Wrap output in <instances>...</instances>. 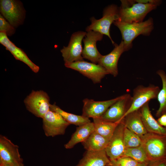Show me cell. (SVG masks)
Instances as JSON below:
<instances>
[{"instance_id":"cell-18","label":"cell","mask_w":166,"mask_h":166,"mask_svg":"<svg viewBox=\"0 0 166 166\" xmlns=\"http://www.w3.org/2000/svg\"><path fill=\"white\" fill-rule=\"evenodd\" d=\"M148 102L140 109L142 122L148 132L166 135V127L161 126L154 118L150 111Z\"/></svg>"},{"instance_id":"cell-4","label":"cell","mask_w":166,"mask_h":166,"mask_svg":"<svg viewBox=\"0 0 166 166\" xmlns=\"http://www.w3.org/2000/svg\"><path fill=\"white\" fill-rule=\"evenodd\" d=\"M1 14L14 27L24 22L26 11L22 2L17 0H1Z\"/></svg>"},{"instance_id":"cell-2","label":"cell","mask_w":166,"mask_h":166,"mask_svg":"<svg viewBox=\"0 0 166 166\" xmlns=\"http://www.w3.org/2000/svg\"><path fill=\"white\" fill-rule=\"evenodd\" d=\"M141 138L149 161L166 159V135L148 132Z\"/></svg>"},{"instance_id":"cell-33","label":"cell","mask_w":166,"mask_h":166,"mask_svg":"<svg viewBox=\"0 0 166 166\" xmlns=\"http://www.w3.org/2000/svg\"><path fill=\"white\" fill-rule=\"evenodd\" d=\"M148 163H139L135 166H147Z\"/></svg>"},{"instance_id":"cell-32","label":"cell","mask_w":166,"mask_h":166,"mask_svg":"<svg viewBox=\"0 0 166 166\" xmlns=\"http://www.w3.org/2000/svg\"><path fill=\"white\" fill-rule=\"evenodd\" d=\"M157 121L161 126L166 127V113L161 115L158 119Z\"/></svg>"},{"instance_id":"cell-14","label":"cell","mask_w":166,"mask_h":166,"mask_svg":"<svg viewBox=\"0 0 166 166\" xmlns=\"http://www.w3.org/2000/svg\"><path fill=\"white\" fill-rule=\"evenodd\" d=\"M132 99L129 94L123 95L122 97L112 105L100 118L112 122L121 121L131 105Z\"/></svg>"},{"instance_id":"cell-8","label":"cell","mask_w":166,"mask_h":166,"mask_svg":"<svg viewBox=\"0 0 166 166\" xmlns=\"http://www.w3.org/2000/svg\"><path fill=\"white\" fill-rule=\"evenodd\" d=\"M86 32L78 31L72 34L67 46H64L61 50L65 64L83 60L82 42Z\"/></svg>"},{"instance_id":"cell-24","label":"cell","mask_w":166,"mask_h":166,"mask_svg":"<svg viewBox=\"0 0 166 166\" xmlns=\"http://www.w3.org/2000/svg\"><path fill=\"white\" fill-rule=\"evenodd\" d=\"M50 110L60 114L70 124H73L79 126L91 122L89 118L82 115H78L65 112L55 104H50Z\"/></svg>"},{"instance_id":"cell-11","label":"cell","mask_w":166,"mask_h":166,"mask_svg":"<svg viewBox=\"0 0 166 166\" xmlns=\"http://www.w3.org/2000/svg\"><path fill=\"white\" fill-rule=\"evenodd\" d=\"M0 163L8 166H23L18 146L2 135L0 136Z\"/></svg>"},{"instance_id":"cell-16","label":"cell","mask_w":166,"mask_h":166,"mask_svg":"<svg viewBox=\"0 0 166 166\" xmlns=\"http://www.w3.org/2000/svg\"><path fill=\"white\" fill-rule=\"evenodd\" d=\"M114 45L115 48L111 52L107 55H102L98 64L105 68L109 74L116 77L118 73L119 59L122 54L126 51L123 40L119 45L116 44Z\"/></svg>"},{"instance_id":"cell-34","label":"cell","mask_w":166,"mask_h":166,"mask_svg":"<svg viewBox=\"0 0 166 166\" xmlns=\"http://www.w3.org/2000/svg\"><path fill=\"white\" fill-rule=\"evenodd\" d=\"M0 166H8L5 164L2 163H0Z\"/></svg>"},{"instance_id":"cell-27","label":"cell","mask_w":166,"mask_h":166,"mask_svg":"<svg viewBox=\"0 0 166 166\" xmlns=\"http://www.w3.org/2000/svg\"><path fill=\"white\" fill-rule=\"evenodd\" d=\"M124 141L125 148L138 147L142 143L141 137L125 127L124 131Z\"/></svg>"},{"instance_id":"cell-25","label":"cell","mask_w":166,"mask_h":166,"mask_svg":"<svg viewBox=\"0 0 166 166\" xmlns=\"http://www.w3.org/2000/svg\"><path fill=\"white\" fill-rule=\"evenodd\" d=\"M157 74L160 77L162 84V87L160 90L157 97L159 103V107L157 111L156 116L160 117L166 113V73L162 70H159Z\"/></svg>"},{"instance_id":"cell-31","label":"cell","mask_w":166,"mask_h":166,"mask_svg":"<svg viewBox=\"0 0 166 166\" xmlns=\"http://www.w3.org/2000/svg\"><path fill=\"white\" fill-rule=\"evenodd\" d=\"M134 1L136 3L147 4H153L159 6L161 3V1L158 0H135Z\"/></svg>"},{"instance_id":"cell-12","label":"cell","mask_w":166,"mask_h":166,"mask_svg":"<svg viewBox=\"0 0 166 166\" xmlns=\"http://www.w3.org/2000/svg\"><path fill=\"white\" fill-rule=\"evenodd\" d=\"M125 128L122 119L116 128L105 149L110 160L116 159L124 155L125 149L124 141Z\"/></svg>"},{"instance_id":"cell-13","label":"cell","mask_w":166,"mask_h":166,"mask_svg":"<svg viewBox=\"0 0 166 166\" xmlns=\"http://www.w3.org/2000/svg\"><path fill=\"white\" fill-rule=\"evenodd\" d=\"M122 95L112 99L96 101L86 98L83 100L82 115L93 119L100 118L113 104L120 99Z\"/></svg>"},{"instance_id":"cell-21","label":"cell","mask_w":166,"mask_h":166,"mask_svg":"<svg viewBox=\"0 0 166 166\" xmlns=\"http://www.w3.org/2000/svg\"><path fill=\"white\" fill-rule=\"evenodd\" d=\"M95 131L93 122H89L77 128L69 141L64 145L66 149L73 148L76 144L85 141Z\"/></svg>"},{"instance_id":"cell-30","label":"cell","mask_w":166,"mask_h":166,"mask_svg":"<svg viewBox=\"0 0 166 166\" xmlns=\"http://www.w3.org/2000/svg\"><path fill=\"white\" fill-rule=\"evenodd\" d=\"M147 166H166V159L149 161Z\"/></svg>"},{"instance_id":"cell-17","label":"cell","mask_w":166,"mask_h":166,"mask_svg":"<svg viewBox=\"0 0 166 166\" xmlns=\"http://www.w3.org/2000/svg\"><path fill=\"white\" fill-rule=\"evenodd\" d=\"M0 43L11 53L16 59L26 64L35 73L38 72L39 67L32 61L22 50L11 42L5 33L0 32Z\"/></svg>"},{"instance_id":"cell-26","label":"cell","mask_w":166,"mask_h":166,"mask_svg":"<svg viewBox=\"0 0 166 166\" xmlns=\"http://www.w3.org/2000/svg\"><path fill=\"white\" fill-rule=\"evenodd\" d=\"M124 156L130 157L139 163H148L149 161L141 145L136 147L125 148Z\"/></svg>"},{"instance_id":"cell-1","label":"cell","mask_w":166,"mask_h":166,"mask_svg":"<svg viewBox=\"0 0 166 166\" xmlns=\"http://www.w3.org/2000/svg\"><path fill=\"white\" fill-rule=\"evenodd\" d=\"M113 23L120 31L126 51L132 47V42L136 37L140 35L149 36L154 27L151 18L139 22L128 23L117 20Z\"/></svg>"},{"instance_id":"cell-9","label":"cell","mask_w":166,"mask_h":166,"mask_svg":"<svg viewBox=\"0 0 166 166\" xmlns=\"http://www.w3.org/2000/svg\"><path fill=\"white\" fill-rule=\"evenodd\" d=\"M68 68L76 70L90 79L95 84L100 83L106 75L109 74L103 66L84 60L65 64Z\"/></svg>"},{"instance_id":"cell-10","label":"cell","mask_w":166,"mask_h":166,"mask_svg":"<svg viewBox=\"0 0 166 166\" xmlns=\"http://www.w3.org/2000/svg\"><path fill=\"white\" fill-rule=\"evenodd\" d=\"M42 119V128L45 135L54 137L63 135L70 124L59 113L49 110Z\"/></svg>"},{"instance_id":"cell-6","label":"cell","mask_w":166,"mask_h":166,"mask_svg":"<svg viewBox=\"0 0 166 166\" xmlns=\"http://www.w3.org/2000/svg\"><path fill=\"white\" fill-rule=\"evenodd\" d=\"M158 6L156 4H144L135 2L128 7L121 6L119 8V20L128 23L143 22L147 14Z\"/></svg>"},{"instance_id":"cell-29","label":"cell","mask_w":166,"mask_h":166,"mask_svg":"<svg viewBox=\"0 0 166 166\" xmlns=\"http://www.w3.org/2000/svg\"><path fill=\"white\" fill-rule=\"evenodd\" d=\"M15 28L6 21L0 14V32L5 33L7 36H10L15 33Z\"/></svg>"},{"instance_id":"cell-28","label":"cell","mask_w":166,"mask_h":166,"mask_svg":"<svg viewBox=\"0 0 166 166\" xmlns=\"http://www.w3.org/2000/svg\"><path fill=\"white\" fill-rule=\"evenodd\" d=\"M110 160L107 166H135L139 163L132 158L125 156Z\"/></svg>"},{"instance_id":"cell-19","label":"cell","mask_w":166,"mask_h":166,"mask_svg":"<svg viewBox=\"0 0 166 166\" xmlns=\"http://www.w3.org/2000/svg\"><path fill=\"white\" fill-rule=\"evenodd\" d=\"M110 161L105 149L99 151H87L76 166H107Z\"/></svg>"},{"instance_id":"cell-20","label":"cell","mask_w":166,"mask_h":166,"mask_svg":"<svg viewBox=\"0 0 166 166\" xmlns=\"http://www.w3.org/2000/svg\"><path fill=\"white\" fill-rule=\"evenodd\" d=\"M123 121L125 127L140 137L148 133L142 122L140 109L127 115Z\"/></svg>"},{"instance_id":"cell-5","label":"cell","mask_w":166,"mask_h":166,"mask_svg":"<svg viewBox=\"0 0 166 166\" xmlns=\"http://www.w3.org/2000/svg\"><path fill=\"white\" fill-rule=\"evenodd\" d=\"M50 98L48 94L42 90H33L24 101L27 109L38 117L42 118L50 110Z\"/></svg>"},{"instance_id":"cell-23","label":"cell","mask_w":166,"mask_h":166,"mask_svg":"<svg viewBox=\"0 0 166 166\" xmlns=\"http://www.w3.org/2000/svg\"><path fill=\"white\" fill-rule=\"evenodd\" d=\"M95 132L101 135L110 139L116 128L121 121L112 122L100 118H93Z\"/></svg>"},{"instance_id":"cell-7","label":"cell","mask_w":166,"mask_h":166,"mask_svg":"<svg viewBox=\"0 0 166 166\" xmlns=\"http://www.w3.org/2000/svg\"><path fill=\"white\" fill-rule=\"evenodd\" d=\"M160 90L158 86L152 84L148 86H137L133 89L131 105L123 118L129 114L140 109L151 100L157 98Z\"/></svg>"},{"instance_id":"cell-15","label":"cell","mask_w":166,"mask_h":166,"mask_svg":"<svg viewBox=\"0 0 166 166\" xmlns=\"http://www.w3.org/2000/svg\"><path fill=\"white\" fill-rule=\"evenodd\" d=\"M103 34L98 32L90 31L86 33L83 41L84 47L82 56L84 58L90 61L92 63L97 64L102 55L98 51L96 43L103 39Z\"/></svg>"},{"instance_id":"cell-3","label":"cell","mask_w":166,"mask_h":166,"mask_svg":"<svg viewBox=\"0 0 166 166\" xmlns=\"http://www.w3.org/2000/svg\"><path fill=\"white\" fill-rule=\"evenodd\" d=\"M90 19L91 24L86 27V31H93L105 35L110 38L112 44L115 45L110 34V29L112 23L119 19L118 7L114 4L111 5L104 9L102 18L97 19L93 17Z\"/></svg>"},{"instance_id":"cell-22","label":"cell","mask_w":166,"mask_h":166,"mask_svg":"<svg viewBox=\"0 0 166 166\" xmlns=\"http://www.w3.org/2000/svg\"><path fill=\"white\" fill-rule=\"evenodd\" d=\"M109 140L94 131L82 143L87 151H99L105 149Z\"/></svg>"}]
</instances>
